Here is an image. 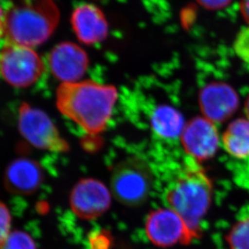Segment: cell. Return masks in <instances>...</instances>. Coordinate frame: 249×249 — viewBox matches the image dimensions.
Here are the masks:
<instances>
[{
    "label": "cell",
    "mask_w": 249,
    "mask_h": 249,
    "mask_svg": "<svg viewBox=\"0 0 249 249\" xmlns=\"http://www.w3.org/2000/svg\"><path fill=\"white\" fill-rule=\"evenodd\" d=\"M117 99L114 87L91 80L64 83L56 94L58 110L90 134L105 130Z\"/></svg>",
    "instance_id": "6da1fadb"
},
{
    "label": "cell",
    "mask_w": 249,
    "mask_h": 249,
    "mask_svg": "<svg viewBox=\"0 0 249 249\" xmlns=\"http://www.w3.org/2000/svg\"><path fill=\"white\" fill-rule=\"evenodd\" d=\"M212 184L205 171L190 158L166 188L164 197L168 207L185 221L196 238L200 224L211 205Z\"/></svg>",
    "instance_id": "7a4b0ae2"
},
{
    "label": "cell",
    "mask_w": 249,
    "mask_h": 249,
    "mask_svg": "<svg viewBox=\"0 0 249 249\" xmlns=\"http://www.w3.org/2000/svg\"><path fill=\"white\" fill-rule=\"evenodd\" d=\"M60 13L53 0H12L6 13L7 43L34 47L55 31Z\"/></svg>",
    "instance_id": "3957f363"
},
{
    "label": "cell",
    "mask_w": 249,
    "mask_h": 249,
    "mask_svg": "<svg viewBox=\"0 0 249 249\" xmlns=\"http://www.w3.org/2000/svg\"><path fill=\"white\" fill-rule=\"evenodd\" d=\"M153 180L148 163L142 159L132 157L122 161L116 167L111 179V189L121 203L138 206L148 197Z\"/></svg>",
    "instance_id": "277c9868"
},
{
    "label": "cell",
    "mask_w": 249,
    "mask_h": 249,
    "mask_svg": "<svg viewBox=\"0 0 249 249\" xmlns=\"http://www.w3.org/2000/svg\"><path fill=\"white\" fill-rule=\"evenodd\" d=\"M45 67L31 48L7 43L0 53V74L15 88H29L43 74Z\"/></svg>",
    "instance_id": "5b68a950"
},
{
    "label": "cell",
    "mask_w": 249,
    "mask_h": 249,
    "mask_svg": "<svg viewBox=\"0 0 249 249\" xmlns=\"http://www.w3.org/2000/svg\"><path fill=\"white\" fill-rule=\"evenodd\" d=\"M19 133L36 148L53 152H67L69 145L51 118L44 111L28 103L19 106L18 115Z\"/></svg>",
    "instance_id": "8992f818"
},
{
    "label": "cell",
    "mask_w": 249,
    "mask_h": 249,
    "mask_svg": "<svg viewBox=\"0 0 249 249\" xmlns=\"http://www.w3.org/2000/svg\"><path fill=\"white\" fill-rule=\"evenodd\" d=\"M145 230L149 240L163 249L178 244L189 245L196 239L182 218L170 208L151 211L146 218Z\"/></svg>",
    "instance_id": "52a82bcc"
},
{
    "label": "cell",
    "mask_w": 249,
    "mask_h": 249,
    "mask_svg": "<svg viewBox=\"0 0 249 249\" xmlns=\"http://www.w3.org/2000/svg\"><path fill=\"white\" fill-rule=\"evenodd\" d=\"M110 203V194L106 185L91 178L77 183L70 195L72 211L83 219L98 218L108 211Z\"/></svg>",
    "instance_id": "ba28073f"
},
{
    "label": "cell",
    "mask_w": 249,
    "mask_h": 249,
    "mask_svg": "<svg viewBox=\"0 0 249 249\" xmlns=\"http://www.w3.org/2000/svg\"><path fill=\"white\" fill-rule=\"evenodd\" d=\"M180 137L185 151L194 160H208L218 150L219 137L215 123L205 117L194 118L185 124Z\"/></svg>",
    "instance_id": "9c48e42d"
},
{
    "label": "cell",
    "mask_w": 249,
    "mask_h": 249,
    "mask_svg": "<svg viewBox=\"0 0 249 249\" xmlns=\"http://www.w3.org/2000/svg\"><path fill=\"white\" fill-rule=\"evenodd\" d=\"M199 104L205 118L212 123H220L235 113L239 106V97L228 84L212 82L201 89Z\"/></svg>",
    "instance_id": "30bf717a"
},
{
    "label": "cell",
    "mask_w": 249,
    "mask_h": 249,
    "mask_svg": "<svg viewBox=\"0 0 249 249\" xmlns=\"http://www.w3.org/2000/svg\"><path fill=\"white\" fill-rule=\"evenodd\" d=\"M89 62L86 52L70 41L58 44L49 58L51 72L62 84L79 81L85 74Z\"/></svg>",
    "instance_id": "8fae6325"
},
{
    "label": "cell",
    "mask_w": 249,
    "mask_h": 249,
    "mask_svg": "<svg viewBox=\"0 0 249 249\" xmlns=\"http://www.w3.org/2000/svg\"><path fill=\"white\" fill-rule=\"evenodd\" d=\"M43 180L44 173L41 165L28 158H18L12 161L3 176V183L7 191L22 195L35 193Z\"/></svg>",
    "instance_id": "7c38bea8"
},
{
    "label": "cell",
    "mask_w": 249,
    "mask_h": 249,
    "mask_svg": "<svg viewBox=\"0 0 249 249\" xmlns=\"http://www.w3.org/2000/svg\"><path fill=\"white\" fill-rule=\"evenodd\" d=\"M71 24L79 41L93 45L104 41L108 35V25L101 9L90 3L79 5L71 16Z\"/></svg>",
    "instance_id": "4fadbf2b"
},
{
    "label": "cell",
    "mask_w": 249,
    "mask_h": 249,
    "mask_svg": "<svg viewBox=\"0 0 249 249\" xmlns=\"http://www.w3.org/2000/svg\"><path fill=\"white\" fill-rule=\"evenodd\" d=\"M151 124L159 138L171 141L181 136L185 126L181 113L168 106H160L154 109Z\"/></svg>",
    "instance_id": "5bb4252c"
},
{
    "label": "cell",
    "mask_w": 249,
    "mask_h": 249,
    "mask_svg": "<svg viewBox=\"0 0 249 249\" xmlns=\"http://www.w3.org/2000/svg\"><path fill=\"white\" fill-rule=\"evenodd\" d=\"M223 148L233 158H249V120L239 118L233 121L222 138Z\"/></svg>",
    "instance_id": "9a60e30c"
},
{
    "label": "cell",
    "mask_w": 249,
    "mask_h": 249,
    "mask_svg": "<svg viewBox=\"0 0 249 249\" xmlns=\"http://www.w3.org/2000/svg\"><path fill=\"white\" fill-rule=\"evenodd\" d=\"M230 249H249V216L238 221L227 235Z\"/></svg>",
    "instance_id": "2e32d148"
},
{
    "label": "cell",
    "mask_w": 249,
    "mask_h": 249,
    "mask_svg": "<svg viewBox=\"0 0 249 249\" xmlns=\"http://www.w3.org/2000/svg\"><path fill=\"white\" fill-rule=\"evenodd\" d=\"M0 249H36V245L29 234L16 230L11 231L0 243Z\"/></svg>",
    "instance_id": "e0dca14e"
},
{
    "label": "cell",
    "mask_w": 249,
    "mask_h": 249,
    "mask_svg": "<svg viewBox=\"0 0 249 249\" xmlns=\"http://www.w3.org/2000/svg\"><path fill=\"white\" fill-rule=\"evenodd\" d=\"M235 53L243 61L249 62V27L243 29L235 38Z\"/></svg>",
    "instance_id": "ac0fdd59"
},
{
    "label": "cell",
    "mask_w": 249,
    "mask_h": 249,
    "mask_svg": "<svg viewBox=\"0 0 249 249\" xmlns=\"http://www.w3.org/2000/svg\"><path fill=\"white\" fill-rule=\"evenodd\" d=\"M12 217L9 210L3 202L0 201V243L11 232Z\"/></svg>",
    "instance_id": "d6986e66"
},
{
    "label": "cell",
    "mask_w": 249,
    "mask_h": 249,
    "mask_svg": "<svg viewBox=\"0 0 249 249\" xmlns=\"http://www.w3.org/2000/svg\"><path fill=\"white\" fill-rule=\"evenodd\" d=\"M199 4L208 10L221 9L228 6L231 0H196Z\"/></svg>",
    "instance_id": "ffe728a7"
},
{
    "label": "cell",
    "mask_w": 249,
    "mask_h": 249,
    "mask_svg": "<svg viewBox=\"0 0 249 249\" xmlns=\"http://www.w3.org/2000/svg\"><path fill=\"white\" fill-rule=\"evenodd\" d=\"M109 244L108 236L106 235H96L91 240L92 249H108Z\"/></svg>",
    "instance_id": "44dd1931"
},
{
    "label": "cell",
    "mask_w": 249,
    "mask_h": 249,
    "mask_svg": "<svg viewBox=\"0 0 249 249\" xmlns=\"http://www.w3.org/2000/svg\"><path fill=\"white\" fill-rule=\"evenodd\" d=\"M6 34V14L0 6V39Z\"/></svg>",
    "instance_id": "7402d4cb"
},
{
    "label": "cell",
    "mask_w": 249,
    "mask_h": 249,
    "mask_svg": "<svg viewBox=\"0 0 249 249\" xmlns=\"http://www.w3.org/2000/svg\"><path fill=\"white\" fill-rule=\"evenodd\" d=\"M240 9L242 12L243 17L249 24V0H242L240 3Z\"/></svg>",
    "instance_id": "603a6c76"
},
{
    "label": "cell",
    "mask_w": 249,
    "mask_h": 249,
    "mask_svg": "<svg viewBox=\"0 0 249 249\" xmlns=\"http://www.w3.org/2000/svg\"><path fill=\"white\" fill-rule=\"evenodd\" d=\"M245 113H246L248 119L249 120V96H248L246 102H245Z\"/></svg>",
    "instance_id": "cb8c5ba5"
}]
</instances>
